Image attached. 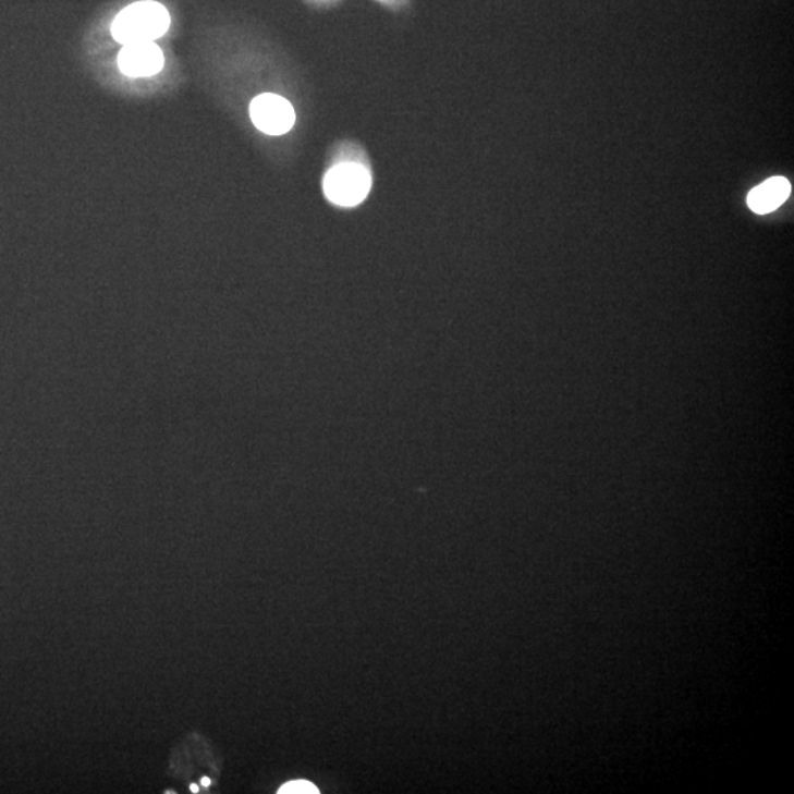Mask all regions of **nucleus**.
<instances>
[{
    "mask_svg": "<svg viewBox=\"0 0 794 794\" xmlns=\"http://www.w3.org/2000/svg\"><path fill=\"white\" fill-rule=\"evenodd\" d=\"M170 14L161 3L145 0L121 11L112 23L113 39L121 45L154 41L166 35Z\"/></svg>",
    "mask_w": 794,
    "mask_h": 794,
    "instance_id": "1",
    "label": "nucleus"
},
{
    "mask_svg": "<svg viewBox=\"0 0 794 794\" xmlns=\"http://www.w3.org/2000/svg\"><path fill=\"white\" fill-rule=\"evenodd\" d=\"M371 175L359 163H340L323 179L327 199L339 206H356L367 197Z\"/></svg>",
    "mask_w": 794,
    "mask_h": 794,
    "instance_id": "2",
    "label": "nucleus"
},
{
    "mask_svg": "<svg viewBox=\"0 0 794 794\" xmlns=\"http://www.w3.org/2000/svg\"><path fill=\"white\" fill-rule=\"evenodd\" d=\"M251 118L256 129L270 136H281L290 132L296 120L289 100L272 94L259 95L252 100Z\"/></svg>",
    "mask_w": 794,
    "mask_h": 794,
    "instance_id": "3",
    "label": "nucleus"
},
{
    "mask_svg": "<svg viewBox=\"0 0 794 794\" xmlns=\"http://www.w3.org/2000/svg\"><path fill=\"white\" fill-rule=\"evenodd\" d=\"M118 66L127 77H152L163 66V53L154 41L124 45L118 54Z\"/></svg>",
    "mask_w": 794,
    "mask_h": 794,
    "instance_id": "4",
    "label": "nucleus"
},
{
    "mask_svg": "<svg viewBox=\"0 0 794 794\" xmlns=\"http://www.w3.org/2000/svg\"><path fill=\"white\" fill-rule=\"evenodd\" d=\"M792 186L784 176H772L767 182L755 187L747 196V205L756 213H770L789 199Z\"/></svg>",
    "mask_w": 794,
    "mask_h": 794,
    "instance_id": "5",
    "label": "nucleus"
},
{
    "mask_svg": "<svg viewBox=\"0 0 794 794\" xmlns=\"http://www.w3.org/2000/svg\"><path fill=\"white\" fill-rule=\"evenodd\" d=\"M280 794H318L319 790L306 780L290 781L279 790Z\"/></svg>",
    "mask_w": 794,
    "mask_h": 794,
    "instance_id": "6",
    "label": "nucleus"
},
{
    "mask_svg": "<svg viewBox=\"0 0 794 794\" xmlns=\"http://www.w3.org/2000/svg\"><path fill=\"white\" fill-rule=\"evenodd\" d=\"M201 785H204V787H209V785H211V780L201 779Z\"/></svg>",
    "mask_w": 794,
    "mask_h": 794,
    "instance_id": "7",
    "label": "nucleus"
},
{
    "mask_svg": "<svg viewBox=\"0 0 794 794\" xmlns=\"http://www.w3.org/2000/svg\"><path fill=\"white\" fill-rule=\"evenodd\" d=\"M191 790H192V792H193V793H197V792H199V787H197V785H196V784H192V787H191Z\"/></svg>",
    "mask_w": 794,
    "mask_h": 794,
    "instance_id": "8",
    "label": "nucleus"
}]
</instances>
